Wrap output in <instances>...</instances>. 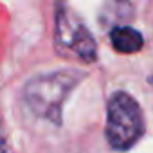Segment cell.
Segmentation results:
<instances>
[{
  "instance_id": "6da1fadb",
  "label": "cell",
  "mask_w": 153,
  "mask_h": 153,
  "mask_svg": "<svg viewBox=\"0 0 153 153\" xmlns=\"http://www.w3.org/2000/svg\"><path fill=\"white\" fill-rule=\"evenodd\" d=\"M85 78L87 72L79 68H61L34 76L24 88L25 105L36 117L61 124L65 101Z\"/></svg>"
},
{
  "instance_id": "7a4b0ae2",
  "label": "cell",
  "mask_w": 153,
  "mask_h": 153,
  "mask_svg": "<svg viewBox=\"0 0 153 153\" xmlns=\"http://www.w3.org/2000/svg\"><path fill=\"white\" fill-rule=\"evenodd\" d=\"M146 123L140 105L128 92L117 90L106 103V126L105 135L115 151L133 148L144 135Z\"/></svg>"
},
{
  "instance_id": "3957f363",
  "label": "cell",
  "mask_w": 153,
  "mask_h": 153,
  "mask_svg": "<svg viewBox=\"0 0 153 153\" xmlns=\"http://www.w3.org/2000/svg\"><path fill=\"white\" fill-rule=\"evenodd\" d=\"M54 43L58 52L63 56H74L83 63H92L97 59L96 38L68 7L58 9Z\"/></svg>"
},
{
  "instance_id": "277c9868",
  "label": "cell",
  "mask_w": 153,
  "mask_h": 153,
  "mask_svg": "<svg viewBox=\"0 0 153 153\" xmlns=\"http://www.w3.org/2000/svg\"><path fill=\"white\" fill-rule=\"evenodd\" d=\"M110 42L114 49L121 54H135L142 49L144 38L140 31L130 27V25H117L110 31Z\"/></svg>"
},
{
  "instance_id": "5b68a950",
  "label": "cell",
  "mask_w": 153,
  "mask_h": 153,
  "mask_svg": "<svg viewBox=\"0 0 153 153\" xmlns=\"http://www.w3.org/2000/svg\"><path fill=\"white\" fill-rule=\"evenodd\" d=\"M0 153H9L7 151V139H6V133L0 126Z\"/></svg>"
}]
</instances>
